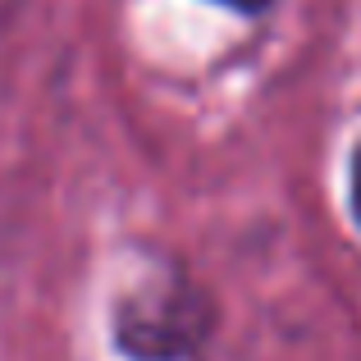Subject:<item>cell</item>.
I'll use <instances>...</instances> for the list:
<instances>
[{
    "label": "cell",
    "mask_w": 361,
    "mask_h": 361,
    "mask_svg": "<svg viewBox=\"0 0 361 361\" xmlns=\"http://www.w3.org/2000/svg\"><path fill=\"white\" fill-rule=\"evenodd\" d=\"M220 5H229V9H238V14H261L270 0H220Z\"/></svg>",
    "instance_id": "obj_1"
},
{
    "label": "cell",
    "mask_w": 361,
    "mask_h": 361,
    "mask_svg": "<svg viewBox=\"0 0 361 361\" xmlns=\"http://www.w3.org/2000/svg\"><path fill=\"white\" fill-rule=\"evenodd\" d=\"M353 211H357V220H361V151H357V160H353Z\"/></svg>",
    "instance_id": "obj_2"
}]
</instances>
